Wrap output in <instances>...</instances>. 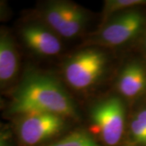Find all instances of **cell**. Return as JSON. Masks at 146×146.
Segmentation results:
<instances>
[{
  "mask_svg": "<svg viewBox=\"0 0 146 146\" xmlns=\"http://www.w3.org/2000/svg\"><path fill=\"white\" fill-rule=\"evenodd\" d=\"M64 118L47 113H33L21 116L17 127L22 143L35 145L58 135L64 128Z\"/></svg>",
  "mask_w": 146,
  "mask_h": 146,
  "instance_id": "cell-4",
  "label": "cell"
},
{
  "mask_svg": "<svg viewBox=\"0 0 146 146\" xmlns=\"http://www.w3.org/2000/svg\"><path fill=\"white\" fill-rule=\"evenodd\" d=\"M144 18L140 12L131 11L123 13L107 24L100 33L102 42L106 45L117 46L132 39L140 32Z\"/></svg>",
  "mask_w": 146,
  "mask_h": 146,
  "instance_id": "cell-5",
  "label": "cell"
},
{
  "mask_svg": "<svg viewBox=\"0 0 146 146\" xmlns=\"http://www.w3.org/2000/svg\"><path fill=\"white\" fill-rule=\"evenodd\" d=\"M11 114L25 115L47 113L66 117L76 115L72 98L57 80L38 72L27 74L14 94Z\"/></svg>",
  "mask_w": 146,
  "mask_h": 146,
  "instance_id": "cell-1",
  "label": "cell"
},
{
  "mask_svg": "<svg viewBox=\"0 0 146 146\" xmlns=\"http://www.w3.org/2000/svg\"><path fill=\"white\" fill-rule=\"evenodd\" d=\"M131 131L137 143L146 146V127L136 118L131 123Z\"/></svg>",
  "mask_w": 146,
  "mask_h": 146,
  "instance_id": "cell-13",
  "label": "cell"
},
{
  "mask_svg": "<svg viewBox=\"0 0 146 146\" xmlns=\"http://www.w3.org/2000/svg\"><path fill=\"white\" fill-rule=\"evenodd\" d=\"M0 102H1V101H0Z\"/></svg>",
  "mask_w": 146,
  "mask_h": 146,
  "instance_id": "cell-17",
  "label": "cell"
},
{
  "mask_svg": "<svg viewBox=\"0 0 146 146\" xmlns=\"http://www.w3.org/2000/svg\"><path fill=\"white\" fill-rule=\"evenodd\" d=\"M144 0H107L105 3L103 11L105 15L110 16L121 10L129 9L136 6L145 4Z\"/></svg>",
  "mask_w": 146,
  "mask_h": 146,
  "instance_id": "cell-12",
  "label": "cell"
},
{
  "mask_svg": "<svg viewBox=\"0 0 146 146\" xmlns=\"http://www.w3.org/2000/svg\"><path fill=\"white\" fill-rule=\"evenodd\" d=\"M48 146H99L85 132L75 131Z\"/></svg>",
  "mask_w": 146,
  "mask_h": 146,
  "instance_id": "cell-11",
  "label": "cell"
},
{
  "mask_svg": "<svg viewBox=\"0 0 146 146\" xmlns=\"http://www.w3.org/2000/svg\"><path fill=\"white\" fill-rule=\"evenodd\" d=\"M3 6L1 5V3H0V19L2 18V16H3Z\"/></svg>",
  "mask_w": 146,
  "mask_h": 146,
  "instance_id": "cell-16",
  "label": "cell"
},
{
  "mask_svg": "<svg viewBox=\"0 0 146 146\" xmlns=\"http://www.w3.org/2000/svg\"><path fill=\"white\" fill-rule=\"evenodd\" d=\"M85 13L79 6L72 4L66 21L57 33L66 38H72L83 29L85 24Z\"/></svg>",
  "mask_w": 146,
  "mask_h": 146,
  "instance_id": "cell-10",
  "label": "cell"
},
{
  "mask_svg": "<svg viewBox=\"0 0 146 146\" xmlns=\"http://www.w3.org/2000/svg\"><path fill=\"white\" fill-rule=\"evenodd\" d=\"M0 146H9V134L0 127Z\"/></svg>",
  "mask_w": 146,
  "mask_h": 146,
  "instance_id": "cell-14",
  "label": "cell"
},
{
  "mask_svg": "<svg viewBox=\"0 0 146 146\" xmlns=\"http://www.w3.org/2000/svg\"><path fill=\"white\" fill-rule=\"evenodd\" d=\"M106 55L96 50H85L71 57L64 66V76L72 88L85 89L94 85L104 72Z\"/></svg>",
  "mask_w": 146,
  "mask_h": 146,
  "instance_id": "cell-3",
  "label": "cell"
},
{
  "mask_svg": "<svg viewBox=\"0 0 146 146\" xmlns=\"http://www.w3.org/2000/svg\"><path fill=\"white\" fill-rule=\"evenodd\" d=\"M136 118L137 119H139L141 123L146 127V109L142 110L140 111L137 115H136Z\"/></svg>",
  "mask_w": 146,
  "mask_h": 146,
  "instance_id": "cell-15",
  "label": "cell"
},
{
  "mask_svg": "<svg viewBox=\"0 0 146 146\" xmlns=\"http://www.w3.org/2000/svg\"><path fill=\"white\" fill-rule=\"evenodd\" d=\"M72 7V3L67 2H53L47 6L44 17L47 25L56 33L64 24Z\"/></svg>",
  "mask_w": 146,
  "mask_h": 146,
  "instance_id": "cell-9",
  "label": "cell"
},
{
  "mask_svg": "<svg viewBox=\"0 0 146 146\" xmlns=\"http://www.w3.org/2000/svg\"><path fill=\"white\" fill-rule=\"evenodd\" d=\"M92 129L106 145L119 143L125 127V106L121 99L110 98L98 102L91 111Z\"/></svg>",
  "mask_w": 146,
  "mask_h": 146,
  "instance_id": "cell-2",
  "label": "cell"
},
{
  "mask_svg": "<svg viewBox=\"0 0 146 146\" xmlns=\"http://www.w3.org/2000/svg\"><path fill=\"white\" fill-rule=\"evenodd\" d=\"M22 37L27 46L41 55H54L62 49L61 42L57 36L40 25L25 26L22 29Z\"/></svg>",
  "mask_w": 146,
  "mask_h": 146,
  "instance_id": "cell-6",
  "label": "cell"
},
{
  "mask_svg": "<svg viewBox=\"0 0 146 146\" xmlns=\"http://www.w3.org/2000/svg\"><path fill=\"white\" fill-rule=\"evenodd\" d=\"M146 89V72L138 63H130L120 73L118 89L123 96L133 98Z\"/></svg>",
  "mask_w": 146,
  "mask_h": 146,
  "instance_id": "cell-7",
  "label": "cell"
},
{
  "mask_svg": "<svg viewBox=\"0 0 146 146\" xmlns=\"http://www.w3.org/2000/svg\"><path fill=\"white\" fill-rule=\"evenodd\" d=\"M145 43H146V42H145Z\"/></svg>",
  "mask_w": 146,
  "mask_h": 146,
  "instance_id": "cell-18",
  "label": "cell"
},
{
  "mask_svg": "<svg viewBox=\"0 0 146 146\" xmlns=\"http://www.w3.org/2000/svg\"><path fill=\"white\" fill-rule=\"evenodd\" d=\"M18 56L12 42L7 36H0V84L14 78L18 71Z\"/></svg>",
  "mask_w": 146,
  "mask_h": 146,
  "instance_id": "cell-8",
  "label": "cell"
}]
</instances>
